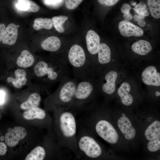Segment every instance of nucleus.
Here are the masks:
<instances>
[{
	"instance_id": "nucleus-5",
	"label": "nucleus",
	"mask_w": 160,
	"mask_h": 160,
	"mask_svg": "<svg viewBox=\"0 0 160 160\" xmlns=\"http://www.w3.org/2000/svg\"><path fill=\"white\" fill-rule=\"evenodd\" d=\"M77 147L79 158L95 159L102 154V149L95 140L88 133L85 127L80 129L77 134Z\"/></svg>"
},
{
	"instance_id": "nucleus-40",
	"label": "nucleus",
	"mask_w": 160,
	"mask_h": 160,
	"mask_svg": "<svg viewBox=\"0 0 160 160\" xmlns=\"http://www.w3.org/2000/svg\"><path fill=\"white\" fill-rule=\"evenodd\" d=\"M155 95L156 96H159L160 95V92L158 91H156L155 92Z\"/></svg>"
},
{
	"instance_id": "nucleus-28",
	"label": "nucleus",
	"mask_w": 160,
	"mask_h": 160,
	"mask_svg": "<svg viewBox=\"0 0 160 160\" xmlns=\"http://www.w3.org/2000/svg\"><path fill=\"white\" fill-rule=\"evenodd\" d=\"M65 16L60 15L54 16L52 18V21L53 25L55 30L60 33H63L65 31L63 24L68 19Z\"/></svg>"
},
{
	"instance_id": "nucleus-35",
	"label": "nucleus",
	"mask_w": 160,
	"mask_h": 160,
	"mask_svg": "<svg viewBox=\"0 0 160 160\" xmlns=\"http://www.w3.org/2000/svg\"><path fill=\"white\" fill-rule=\"evenodd\" d=\"M5 28V25L3 23L0 24V42L2 40Z\"/></svg>"
},
{
	"instance_id": "nucleus-16",
	"label": "nucleus",
	"mask_w": 160,
	"mask_h": 160,
	"mask_svg": "<svg viewBox=\"0 0 160 160\" xmlns=\"http://www.w3.org/2000/svg\"><path fill=\"white\" fill-rule=\"evenodd\" d=\"M61 45L60 39L55 36H51L47 38L41 43V46L44 50L51 52L59 50Z\"/></svg>"
},
{
	"instance_id": "nucleus-3",
	"label": "nucleus",
	"mask_w": 160,
	"mask_h": 160,
	"mask_svg": "<svg viewBox=\"0 0 160 160\" xmlns=\"http://www.w3.org/2000/svg\"><path fill=\"white\" fill-rule=\"evenodd\" d=\"M95 88L91 78L78 81L70 110L75 112L87 111Z\"/></svg>"
},
{
	"instance_id": "nucleus-25",
	"label": "nucleus",
	"mask_w": 160,
	"mask_h": 160,
	"mask_svg": "<svg viewBox=\"0 0 160 160\" xmlns=\"http://www.w3.org/2000/svg\"><path fill=\"white\" fill-rule=\"evenodd\" d=\"M45 149L41 146H38L33 149L26 156L25 160H42L46 155Z\"/></svg>"
},
{
	"instance_id": "nucleus-22",
	"label": "nucleus",
	"mask_w": 160,
	"mask_h": 160,
	"mask_svg": "<svg viewBox=\"0 0 160 160\" xmlns=\"http://www.w3.org/2000/svg\"><path fill=\"white\" fill-rule=\"evenodd\" d=\"M46 116L45 111L38 107H35L28 109L23 114L24 119L28 120L37 119H43Z\"/></svg>"
},
{
	"instance_id": "nucleus-2",
	"label": "nucleus",
	"mask_w": 160,
	"mask_h": 160,
	"mask_svg": "<svg viewBox=\"0 0 160 160\" xmlns=\"http://www.w3.org/2000/svg\"><path fill=\"white\" fill-rule=\"evenodd\" d=\"M64 60L71 67L74 78L78 81L91 78L93 64L82 46L77 44L71 46Z\"/></svg>"
},
{
	"instance_id": "nucleus-13",
	"label": "nucleus",
	"mask_w": 160,
	"mask_h": 160,
	"mask_svg": "<svg viewBox=\"0 0 160 160\" xmlns=\"http://www.w3.org/2000/svg\"><path fill=\"white\" fill-rule=\"evenodd\" d=\"M117 77V73L114 71H110L105 74L104 78L106 82L103 83L101 87L104 93L110 95L114 92Z\"/></svg>"
},
{
	"instance_id": "nucleus-7",
	"label": "nucleus",
	"mask_w": 160,
	"mask_h": 160,
	"mask_svg": "<svg viewBox=\"0 0 160 160\" xmlns=\"http://www.w3.org/2000/svg\"><path fill=\"white\" fill-rule=\"evenodd\" d=\"M95 129L97 134L107 142L114 144L118 141L119 135L108 121L104 119L100 120L96 123Z\"/></svg>"
},
{
	"instance_id": "nucleus-27",
	"label": "nucleus",
	"mask_w": 160,
	"mask_h": 160,
	"mask_svg": "<svg viewBox=\"0 0 160 160\" xmlns=\"http://www.w3.org/2000/svg\"><path fill=\"white\" fill-rule=\"evenodd\" d=\"M148 5L152 16L156 19L160 17V0H148Z\"/></svg>"
},
{
	"instance_id": "nucleus-9",
	"label": "nucleus",
	"mask_w": 160,
	"mask_h": 160,
	"mask_svg": "<svg viewBox=\"0 0 160 160\" xmlns=\"http://www.w3.org/2000/svg\"><path fill=\"white\" fill-rule=\"evenodd\" d=\"M26 134V131L24 127L21 126L15 127L6 134L4 137L5 142L9 146L14 147L20 140L24 138Z\"/></svg>"
},
{
	"instance_id": "nucleus-31",
	"label": "nucleus",
	"mask_w": 160,
	"mask_h": 160,
	"mask_svg": "<svg viewBox=\"0 0 160 160\" xmlns=\"http://www.w3.org/2000/svg\"><path fill=\"white\" fill-rule=\"evenodd\" d=\"M133 9L138 14H141L145 16H148L149 15V13L147 9L146 6L145 5L139 4L136 5Z\"/></svg>"
},
{
	"instance_id": "nucleus-4",
	"label": "nucleus",
	"mask_w": 160,
	"mask_h": 160,
	"mask_svg": "<svg viewBox=\"0 0 160 160\" xmlns=\"http://www.w3.org/2000/svg\"><path fill=\"white\" fill-rule=\"evenodd\" d=\"M49 63L43 60L38 62L34 67L36 75L40 77L46 76L52 81H60L65 77L70 76L68 65L63 59L55 65Z\"/></svg>"
},
{
	"instance_id": "nucleus-32",
	"label": "nucleus",
	"mask_w": 160,
	"mask_h": 160,
	"mask_svg": "<svg viewBox=\"0 0 160 160\" xmlns=\"http://www.w3.org/2000/svg\"><path fill=\"white\" fill-rule=\"evenodd\" d=\"M99 4L107 6H111L116 4L119 0H97Z\"/></svg>"
},
{
	"instance_id": "nucleus-15",
	"label": "nucleus",
	"mask_w": 160,
	"mask_h": 160,
	"mask_svg": "<svg viewBox=\"0 0 160 160\" xmlns=\"http://www.w3.org/2000/svg\"><path fill=\"white\" fill-rule=\"evenodd\" d=\"M131 90L130 84L127 82L122 84L118 90V94L122 103L124 105H130L133 102V98L129 92Z\"/></svg>"
},
{
	"instance_id": "nucleus-11",
	"label": "nucleus",
	"mask_w": 160,
	"mask_h": 160,
	"mask_svg": "<svg viewBox=\"0 0 160 160\" xmlns=\"http://www.w3.org/2000/svg\"><path fill=\"white\" fill-rule=\"evenodd\" d=\"M86 42L87 50L89 54L94 55L97 54L100 44V37L94 31L90 30L87 32Z\"/></svg>"
},
{
	"instance_id": "nucleus-33",
	"label": "nucleus",
	"mask_w": 160,
	"mask_h": 160,
	"mask_svg": "<svg viewBox=\"0 0 160 160\" xmlns=\"http://www.w3.org/2000/svg\"><path fill=\"white\" fill-rule=\"evenodd\" d=\"M131 9L130 5L127 3L123 4L121 8V12L123 14L130 13V10Z\"/></svg>"
},
{
	"instance_id": "nucleus-21",
	"label": "nucleus",
	"mask_w": 160,
	"mask_h": 160,
	"mask_svg": "<svg viewBox=\"0 0 160 160\" xmlns=\"http://www.w3.org/2000/svg\"><path fill=\"white\" fill-rule=\"evenodd\" d=\"M16 7L18 9L28 12H36L40 9L39 6L31 0H17Z\"/></svg>"
},
{
	"instance_id": "nucleus-38",
	"label": "nucleus",
	"mask_w": 160,
	"mask_h": 160,
	"mask_svg": "<svg viewBox=\"0 0 160 160\" xmlns=\"http://www.w3.org/2000/svg\"><path fill=\"white\" fill-rule=\"evenodd\" d=\"M123 17L126 20H129L132 19L133 16L130 13L128 14H123Z\"/></svg>"
},
{
	"instance_id": "nucleus-8",
	"label": "nucleus",
	"mask_w": 160,
	"mask_h": 160,
	"mask_svg": "<svg viewBox=\"0 0 160 160\" xmlns=\"http://www.w3.org/2000/svg\"><path fill=\"white\" fill-rule=\"evenodd\" d=\"M118 28L121 35L125 37H139L143 33L141 28L126 20L119 23Z\"/></svg>"
},
{
	"instance_id": "nucleus-20",
	"label": "nucleus",
	"mask_w": 160,
	"mask_h": 160,
	"mask_svg": "<svg viewBox=\"0 0 160 160\" xmlns=\"http://www.w3.org/2000/svg\"><path fill=\"white\" fill-rule=\"evenodd\" d=\"M34 61V57L27 50H23L18 57L16 63L20 67L27 68L31 66Z\"/></svg>"
},
{
	"instance_id": "nucleus-41",
	"label": "nucleus",
	"mask_w": 160,
	"mask_h": 160,
	"mask_svg": "<svg viewBox=\"0 0 160 160\" xmlns=\"http://www.w3.org/2000/svg\"><path fill=\"white\" fill-rule=\"evenodd\" d=\"M122 116H125V114H122Z\"/></svg>"
},
{
	"instance_id": "nucleus-30",
	"label": "nucleus",
	"mask_w": 160,
	"mask_h": 160,
	"mask_svg": "<svg viewBox=\"0 0 160 160\" xmlns=\"http://www.w3.org/2000/svg\"><path fill=\"white\" fill-rule=\"evenodd\" d=\"M83 0H65L66 7L70 10H73L76 8Z\"/></svg>"
},
{
	"instance_id": "nucleus-37",
	"label": "nucleus",
	"mask_w": 160,
	"mask_h": 160,
	"mask_svg": "<svg viewBox=\"0 0 160 160\" xmlns=\"http://www.w3.org/2000/svg\"><path fill=\"white\" fill-rule=\"evenodd\" d=\"M145 18V17L143 15L138 14V15H135L134 16V20L136 21H138L140 20H143Z\"/></svg>"
},
{
	"instance_id": "nucleus-34",
	"label": "nucleus",
	"mask_w": 160,
	"mask_h": 160,
	"mask_svg": "<svg viewBox=\"0 0 160 160\" xmlns=\"http://www.w3.org/2000/svg\"><path fill=\"white\" fill-rule=\"evenodd\" d=\"M7 151V147L4 143L0 142V156L5 154Z\"/></svg>"
},
{
	"instance_id": "nucleus-36",
	"label": "nucleus",
	"mask_w": 160,
	"mask_h": 160,
	"mask_svg": "<svg viewBox=\"0 0 160 160\" xmlns=\"http://www.w3.org/2000/svg\"><path fill=\"white\" fill-rule=\"evenodd\" d=\"M5 92L2 90H0V105L3 104L4 101Z\"/></svg>"
},
{
	"instance_id": "nucleus-10",
	"label": "nucleus",
	"mask_w": 160,
	"mask_h": 160,
	"mask_svg": "<svg viewBox=\"0 0 160 160\" xmlns=\"http://www.w3.org/2000/svg\"><path fill=\"white\" fill-rule=\"evenodd\" d=\"M142 80L145 84L151 86H160V73L156 68L150 66L146 68L142 74Z\"/></svg>"
},
{
	"instance_id": "nucleus-39",
	"label": "nucleus",
	"mask_w": 160,
	"mask_h": 160,
	"mask_svg": "<svg viewBox=\"0 0 160 160\" xmlns=\"http://www.w3.org/2000/svg\"><path fill=\"white\" fill-rule=\"evenodd\" d=\"M146 22L143 20H140L138 21V24L141 27H144L146 25Z\"/></svg>"
},
{
	"instance_id": "nucleus-14",
	"label": "nucleus",
	"mask_w": 160,
	"mask_h": 160,
	"mask_svg": "<svg viewBox=\"0 0 160 160\" xmlns=\"http://www.w3.org/2000/svg\"><path fill=\"white\" fill-rule=\"evenodd\" d=\"M18 35V29L15 24H9L6 28L2 39V43L9 45L16 42Z\"/></svg>"
},
{
	"instance_id": "nucleus-12",
	"label": "nucleus",
	"mask_w": 160,
	"mask_h": 160,
	"mask_svg": "<svg viewBox=\"0 0 160 160\" xmlns=\"http://www.w3.org/2000/svg\"><path fill=\"white\" fill-rule=\"evenodd\" d=\"M117 124L121 131L127 139L131 140L134 137L136 131L128 118L125 116L120 117L118 120Z\"/></svg>"
},
{
	"instance_id": "nucleus-6",
	"label": "nucleus",
	"mask_w": 160,
	"mask_h": 160,
	"mask_svg": "<svg viewBox=\"0 0 160 160\" xmlns=\"http://www.w3.org/2000/svg\"><path fill=\"white\" fill-rule=\"evenodd\" d=\"M78 83L77 80L70 76L65 77L60 81L57 93L58 108L70 110Z\"/></svg>"
},
{
	"instance_id": "nucleus-24",
	"label": "nucleus",
	"mask_w": 160,
	"mask_h": 160,
	"mask_svg": "<svg viewBox=\"0 0 160 160\" xmlns=\"http://www.w3.org/2000/svg\"><path fill=\"white\" fill-rule=\"evenodd\" d=\"M41 100V97L37 93L31 94L27 100L21 104L20 108L23 110H26L38 107Z\"/></svg>"
},
{
	"instance_id": "nucleus-26",
	"label": "nucleus",
	"mask_w": 160,
	"mask_h": 160,
	"mask_svg": "<svg viewBox=\"0 0 160 160\" xmlns=\"http://www.w3.org/2000/svg\"><path fill=\"white\" fill-rule=\"evenodd\" d=\"M53 26L52 20L49 18H38L34 21L33 27L36 30H39L42 28L50 29Z\"/></svg>"
},
{
	"instance_id": "nucleus-1",
	"label": "nucleus",
	"mask_w": 160,
	"mask_h": 160,
	"mask_svg": "<svg viewBox=\"0 0 160 160\" xmlns=\"http://www.w3.org/2000/svg\"><path fill=\"white\" fill-rule=\"evenodd\" d=\"M58 110L57 128L60 145L63 148L72 151L79 158L77 147L78 126L75 112L59 108Z\"/></svg>"
},
{
	"instance_id": "nucleus-23",
	"label": "nucleus",
	"mask_w": 160,
	"mask_h": 160,
	"mask_svg": "<svg viewBox=\"0 0 160 160\" xmlns=\"http://www.w3.org/2000/svg\"><path fill=\"white\" fill-rule=\"evenodd\" d=\"M146 139L151 140L160 135V122L155 121L147 127L145 132Z\"/></svg>"
},
{
	"instance_id": "nucleus-17",
	"label": "nucleus",
	"mask_w": 160,
	"mask_h": 160,
	"mask_svg": "<svg viewBox=\"0 0 160 160\" xmlns=\"http://www.w3.org/2000/svg\"><path fill=\"white\" fill-rule=\"evenodd\" d=\"M14 73L15 78L8 77L7 81L9 83L12 82L15 87L17 89L20 88L26 83V72L23 69H18L15 71Z\"/></svg>"
},
{
	"instance_id": "nucleus-29",
	"label": "nucleus",
	"mask_w": 160,
	"mask_h": 160,
	"mask_svg": "<svg viewBox=\"0 0 160 160\" xmlns=\"http://www.w3.org/2000/svg\"><path fill=\"white\" fill-rule=\"evenodd\" d=\"M147 148L151 152H155L160 149V135L151 140L147 144Z\"/></svg>"
},
{
	"instance_id": "nucleus-42",
	"label": "nucleus",
	"mask_w": 160,
	"mask_h": 160,
	"mask_svg": "<svg viewBox=\"0 0 160 160\" xmlns=\"http://www.w3.org/2000/svg\"></svg>"
},
{
	"instance_id": "nucleus-18",
	"label": "nucleus",
	"mask_w": 160,
	"mask_h": 160,
	"mask_svg": "<svg viewBox=\"0 0 160 160\" xmlns=\"http://www.w3.org/2000/svg\"><path fill=\"white\" fill-rule=\"evenodd\" d=\"M98 61L101 64L109 63L111 60V50L106 44L100 43L98 52Z\"/></svg>"
},
{
	"instance_id": "nucleus-19",
	"label": "nucleus",
	"mask_w": 160,
	"mask_h": 160,
	"mask_svg": "<svg viewBox=\"0 0 160 160\" xmlns=\"http://www.w3.org/2000/svg\"><path fill=\"white\" fill-rule=\"evenodd\" d=\"M132 49L137 54L144 55L151 51L152 47L149 42L141 40L134 43L132 46Z\"/></svg>"
}]
</instances>
